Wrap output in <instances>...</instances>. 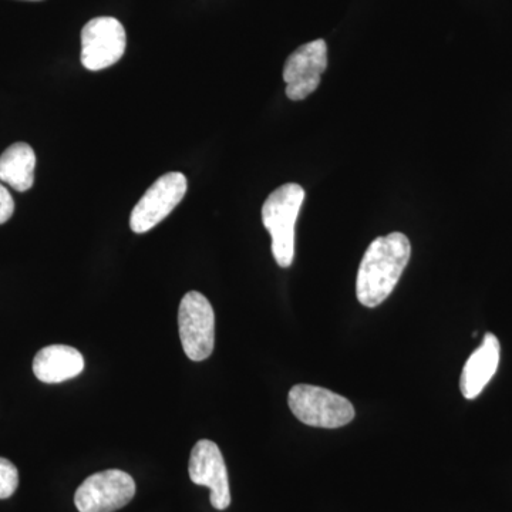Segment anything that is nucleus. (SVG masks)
I'll return each instance as SVG.
<instances>
[{
	"mask_svg": "<svg viewBox=\"0 0 512 512\" xmlns=\"http://www.w3.org/2000/svg\"><path fill=\"white\" fill-rule=\"evenodd\" d=\"M410 256L412 245L402 232L376 238L367 248L357 271V301L366 308L382 305L399 284Z\"/></svg>",
	"mask_w": 512,
	"mask_h": 512,
	"instance_id": "f257e3e1",
	"label": "nucleus"
},
{
	"mask_svg": "<svg viewBox=\"0 0 512 512\" xmlns=\"http://www.w3.org/2000/svg\"><path fill=\"white\" fill-rule=\"evenodd\" d=\"M303 201L302 185L289 183L271 192L262 207V222L272 238V255L281 268H289L295 258V224Z\"/></svg>",
	"mask_w": 512,
	"mask_h": 512,
	"instance_id": "f03ea898",
	"label": "nucleus"
},
{
	"mask_svg": "<svg viewBox=\"0 0 512 512\" xmlns=\"http://www.w3.org/2000/svg\"><path fill=\"white\" fill-rule=\"evenodd\" d=\"M289 409L306 426L339 429L355 419L353 404L346 397L312 384H296L288 394Z\"/></svg>",
	"mask_w": 512,
	"mask_h": 512,
	"instance_id": "7ed1b4c3",
	"label": "nucleus"
},
{
	"mask_svg": "<svg viewBox=\"0 0 512 512\" xmlns=\"http://www.w3.org/2000/svg\"><path fill=\"white\" fill-rule=\"evenodd\" d=\"M178 329L185 355L202 362L215 346V313L210 301L200 292H188L178 309Z\"/></svg>",
	"mask_w": 512,
	"mask_h": 512,
	"instance_id": "20e7f679",
	"label": "nucleus"
},
{
	"mask_svg": "<svg viewBox=\"0 0 512 512\" xmlns=\"http://www.w3.org/2000/svg\"><path fill=\"white\" fill-rule=\"evenodd\" d=\"M136 481L121 470H106L83 481L74 494L79 512H116L136 495Z\"/></svg>",
	"mask_w": 512,
	"mask_h": 512,
	"instance_id": "39448f33",
	"label": "nucleus"
},
{
	"mask_svg": "<svg viewBox=\"0 0 512 512\" xmlns=\"http://www.w3.org/2000/svg\"><path fill=\"white\" fill-rule=\"evenodd\" d=\"M187 187V178L177 171L158 178L131 212L130 228L133 232L144 234L157 227L183 201Z\"/></svg>",
	"mask_w": 512,
	"mask_h": 512,
	"instance_id": "423d86ee",
	"label": "nucleus"
},
{
	"mask_svg": "<svg viewBox=\"0 0 512 512\" xmlns=\"http://www.w3.org/2000/svg\"><path fill=\"white\" fill-rule=\"evenodd\" d=\"M127 46L126 29L110 16L94 18L82 30V63L99 72L119 62Z\"/></svg>",
	"mask_w": 512,
	"mask_h": 512,
	"instance_id": "0eeeda50",
	"label": "nucleus"
},
{
	"mask_svg": "<svg viewBox=\"0 0 512 512\" xmlns=\"http://www.w3.org/2000/svg\"><path fill=\"white\" fill-rule=\"evenodd\" d=\"M328 67V46L323 39L302 45L286 60L284 80L286 96L301 101L318 89L322 74Z\"/></svg>",
	"mask_w": 512,
	"mask_h": 512,
	"instance_id": "6e6552de",
	"label": "nucleus"
},
{
	"mask_svg": "<svg viewBox=\"0 0 512 512\" xmlns=\"http://www.w3.org/2000/svg\"><path fill=\"white\" fill-rule=\"evenodd\" d=\"M188 473L192 483L210 488L212 507L218 511L231 505L228 471L220 447L211 440H200L191 451Z\"/></svg>",
	"mask_w": 512,
	"mask_h": 512,
	"instance_id": "1a4fd4ad",
	"label": "nucleus"
},
{
	"mask_svg": "<svg viewBox=\"0 0 512 512\" xmlns=\"http://www.w3.org/2000/svg\"><path fill=\"white\" fill-rule=\"evenodd\" d=\"M500 356L501 346L497 336L485 333L483 343L468 357L461 373L460 389L466 399L474 400L483 393L497 372Z\"/></svg>",
	"mask_w": 512,
	"mask_h": 512,
	"instance_id": "9d476101",
	"label": "nucleus"
},
{
	"mask_svg": "<svg viewBox=\"0 0 512 512\" xmlns=\"http://www.w3.org/2000/svg\"><path fill=\"white\" fill-rule=\"evenodd\" d=\"M84 357L79 350L66 345H52L39 350L33 360V373L40 382L63 383L83 372Z\"/></svg>",
	"mask_w": 512,
	"mask_h": 512,
	"instance_id": "9b49d317",
	"label": "nucleus"
},
{
	"mask_svg": "<svg viewBox=\"0 0 512 512\" xmlns=\"http://www.w3.org/2000/svg\"><path fill=\"white\" fill-rule=\"evenodd\" d=\"M36 154L26 143H15L0 156V181L25 192L35 183Z\"/></svg>",
	"mask_w": 512,
	"mask_h": 512,
	"instance_id": "f8f14e48",
	"label": "nucleus"
},
{
	"mask_svg": "<svg viewBox=\"0 0 512 512\" xmlns=\"http://www.w3.org/2000/svg\"><path fill=\"white\" fill-rule=\"evenodd\" d=\"M19 487V471L12 461L0 457V500L12 497Z\"/></svg>",
	"mask_w": 512,
	"mask_h": 512,
	"instance_id": "ddd939ff",
	"label": "nucleus"
},
{
	"mask_svg": "<svg viewBox=\"0 0 512 512\" xmlns=\"http://www.w3.org/2000/svg\"><path fill=\"white\" fill-rule=\"evenodd\" d=\"M15 212V201L5 185L0 184V225L8 222Z\"/></svg>",
	"mask_w": 512,
	"mask_h": 512,
	"instance_id": "4468645a",
	"label": "nucleus"
}]
</instances>
